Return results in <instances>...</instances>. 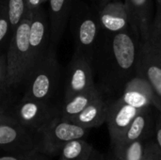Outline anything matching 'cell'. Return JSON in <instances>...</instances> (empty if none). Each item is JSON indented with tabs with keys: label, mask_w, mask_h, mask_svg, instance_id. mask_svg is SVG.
<instances>
[{
	"label": "cell",
	"mask_w": 161,
	"mask_h": 160,
	"mask_svg": "<svg viewBox=\"0 0 161 160\" xmlns=\"http://www.w3.org/2000/svg\"><path fill=\"white\" fill-rule=\"evenodd\" d=\"M141 39L133 28L117 34H103L92 58L95 86L107 100L122 94L125 85L137 75Z\"/></svg>",
	"instance_id": "cell-1"
},
{
	"label": "cell",
	"mask_w": 161,
	"mask_h": 160,
	"mask_svg": "<svg viewBox=\"0 0 161 160\" xmlns=\"http://www.w3.org/2000/svg\"><path fill=\"white\" fill-rule=\"evenodd\" d=\"M68 24L74 38L75 52L85 56L92 62L104 34L97 8L91 7L83 0H77Z\"/></svg>",
	"instance_id": "cell-2"
},
{
	"label": "cell",
	"mask_w": 161,
	"mask_h": 160,
	"mask_svg": "<svg viewBox=\"0 0 161 160\" xmlns=\"http://www.w3.org/2000/svg\"><path fill=\"white\" fill-rule=\"evenodd\" d=\"M60 79V66L56 46L51 43L47 52L30 68L25 80L23 96L50 103Z\"/></svg>",
	"instance_id": "cell-3"
},
{
	"label": "cell",
	"mask_w": 161,
	"mask_h": 160,
	"mask_svg": "<svg viewBox=\"0 0 161 160\" xmlns=\"http://www.w3.org/2000/svg\"><path fill=\"white\" fill-rule=\"evenodd\" d=\"M137 74L145 78L161 102V5H158L149 35L140 41Z\"/></svg>",
	"instance_id": "cell-4"
},
{
	"label": "cell",
	"mask_w": 161,
	"mask_h": 160,
	"mask_svg": "<svg viewBox=\"0 0 161 160\" xmlns=\"http://www.w3.org/2000/svg\"><path fill=\"white\" fill-rule=\"evenodd\" d=\"M31 15L28 13L14 29L7 55V88H15L22 84L29 68V28Z\"/></svg>",
	"instance_id": "cell-5"
},
{
	"label": "cell",
	"mask_w": 161,
	"mask_h": 160,
	"mask_svg": "<svg viewBox=\"0 0 161 160\" xmlns=\"http://www.w3.org/2000/svg\"><path fill=\"white\" fill-rule=\"evenodd\" d=\"M90 129L62 119L59 115L35 133V149L48 157L59 155L70 141L85 139Z\"/></svg>",
	"instance_id": "cell-6"
},
{
	"label": "cell",
	"mask_w": 161,
	"mask_h": 160,
	"mask_svg": "<svg viewBox=\"0 0 161 160\" xmlns=\"http://www.w3.org/2000/svg\"><path fill=\"white\" fill-rule=\"evenodd\" d=\"M2 108L13 119L34 135L59 115V108L51 103L22 96L16 103L2 104Z\"/></svg>",
	"instance_id": "cell-7"
},
{
	"label": "cell",
	"mask_w": 161,
	"mask_h": 160,
	"mask_svg": "<svg viewBox=\"0 0 161 160\" xmlns=\"http://www.w3.org/2000/svg\"><path fill=\"white\" fill-rule=\"evenodd\" d=\"M35 149V135L0 106V151L17 153Z\"/></svg>",
	"instance_id": "cell-8"
},
{
	"label": "cell",
	"mask_w": 161,
	"mask_h": 160,
	"mask_svg": "<svg viewBox=\"0 0 161 160\" xmlns=\"http://www.w3.org/2000/svg\"><path fill=\"white\" fill-rule=\"evenodd\" d=\"M66 69L63 100L96 88L92 64L85 56L74 52Z\"/></svg>",
	"instance_id": "cell-9"
},
{
	"label": "cell",
	"mask_w": 161,
	"mask_h": 160,
	"mask_svg": "<svg viewBox=\"0 0 161 160\" xmlns=\"http://www.w3.org/2000/svg\"><path fill=\"white\" fill-rule=\"evenodd\" d=\"M50 45L51 35L49 18L43 8L41 7L31 14V22L29 28L30 55L28 71L47 52Z\"/></svg>",
	"instance_id": "cell-10"
},
{
	"label": "cell",
	"mask_w": 161,
	"mask_h": 160,
	"mask_svg": "<svg viewBox=\"0 0 161 160\" xmlns=\"http://www.w3.org/2000/svg\"><path fill=\"white\" fill-rule=\"evenodd\" d=\"M108 101V111L106 124H108L110 144H116L126 132L127 128L142 110L129 106L119 98Z\"/></svg>",
	"instance_id": "cell-11"
},
{
	"label": "cell",
	"mask_w": 161,
	"mask_h": 160,
	"mask_svg": "<svg viewBox=\"0 0 161 160\" xmlns=\"http://www.w3.org/2000/svg\"><path fill=\"white\" fill-rule=\"evenodd\" d=\"M124 103L142 109L155 107L161 110V102L155 93L150 83L141 75L134 76L125 87L122 94L118 97Z\"/></svg>",
	"instance_id": "cell-12"
},
{
	"label": "cell",
	"mask_w": 161,
	"mask_h": 160,
	"mask_svg": "<svg viewBox=\"0 0 161 160\" xmlns=\"http://www.w3.org/2000/svg\"><path fill=\"white\" fill-rule=\"evenodd\" d=\"M98 18L105 33L117 34L132 28L125 1L113 0L97 8Z\"/></svg>",
	"instance_id": "cell-13"
},
{
	"label": "cell",
	"mask_w": 161,
	"mask_h": 160,
	"mask_svg": "<svg viewBox=\"0 0 161 160\" xmlns=\"http://www.w3.org/2000/svg\"><path fill=\"white\" fill-rule=\"evenodd\" d=\"M158 111V108L155 107L142 108L135 117L122 139L116 144L112 145L111 148L115 146L125 145L134 141H149L154 139Z\"/></svg>",
	"instance_id": "cell-14"
},
{
	"label": "cell",
	"mask_w": 161,
	"mask_h": 160,
	"mask_svg": "<svg viewBox=\"0 0 161 160\" xmlns=\"http://www.w3.org/2000/svg\"><path fill=\"white\" fill-rule=\"evenodd\" d=\"M131 26L140 37L145 39L150 32L155 13L153 0H125Z\"/></svg>",
	"instance_id": "cell-15"
},
{
	"label": "cell",
	"mask_w": 161,
	"mask_h": 160,
	"mask_svg": "<svg viewBox=\"0 0 161 160\" xmlns=\"http://www.w3.org/2000/svg\"><path fill=\"white\" fill-rule=\"evenodd\" d=\"M76 1L77 0H48L51 43L56 47L63 36Z\"/></svg>",
	"instance_id": "cell-16"
},
{
	"label": "cell",
	"mask_w": 161,
	"mask_h": 160,
	"mask_svg": "<svg viewBox=\"0 0 161 160\" xmlns=\"http://www.w3.org/2000/svg\"><path fill=\"white\" fill-rule=\"evenodd\" d=\"M108 111V101L100 93L89 106L86 107V108L70 121L91 130L92 128H97L106 123Z\"/></svg>",
	"instance_id": "cell-17"
},
{
	"label": "cell",
	"mask_w": 161,
	"mask_h": 160,
	"mask_svg": "<svg viewBox=\"0 0 161 160\" xmlns=\"http://www.w3.org/2000/svg\"><path fill=\"white\" fill-rule=\"evenodd\" d=\"M101 92L97 88L89 90L87 91L74 95L73 97L63 100L61 107L59 108V116L67 121L72 120L77 114H79L87 106L91 104Z\"/></svg>",
	"instance_id": "cell-18"
},
{
	"label": "cell",
	"mask_w": 161,
	"mask_h": 160,
	"mask_svg": "<svg viewBox=\"0 0 161 160\" xmlns=\"http://www.w3.org/2000/svg\"><path fill=\"white\" fill-rule=\"evenodd\" d=\"M94 148L85 139L68 142L60 151L58 160H89Z\"/></svg>",
	"instance_id": "cell-19"
},
{
	"label": "cell",
	"mask_w": 161,
	"mask_h": 160,
	"mask_svg": "<svg viewBox=\"0 0 161 160\" xmlns=\"http://www.w3.org/2000/svg\"><path fill=\"white\" fill-rule=\"evenodd\" d=\"M149 141L139 140L125 145L112 147V157L114 160H142Z\"/></svg>",
	"instance_id": "cell-20"
},
{
	"label": "cell",
	"mask_w": 161,
	"mask_h": 160,
	"mask_svg": "<svg viewBox=\"0 0 161 160\" xmlns=\"http://www.w3.org/2000/svg\"><path fill=\"white\" fill-rule=\"evenodd\" d=\"M12 33L7 0H0V55L6 52L4 49L8 46Z\"/></svg>",
	"instance_id": "cell-21"
},
{
	"label": "cell",
	"mask_w": 161,
	"mask_h": 160,
	"mask_svg": "<svg viewBox=\"0 0 161 160\" xmlns=\"http://www.w3.org/2000/svg\"><path fill=\"white\" fill-rule=\"evenodd\" d=\"M8 16L12 32L20 24V22L28 14L26 0H7Z\"/></svg>",
	"instance_id": "cell-22"
},
{
	"label": "cell",
	"mask_w": 161,
	"mask_h": 160,
	"mask_svg": "<svg viewBox=\"0 0 161 160\" xmlns=\"http://www.w3.org/2000/svg\"><path fill=\"white\" fill-rule=\"evenodd\" d=\"M0 160H49L48 157L40 153L36 149L17 152V153H8L7 155L1 156Z\"/></svg>",
	"instance_id": "cell-23"
},
{
	"label": "cell",
	"mask_w": 161,
	"mask_h": 160,
	"mask_svg": "<svg viewBox=\"0 0 161 160\" xmlns=\"http://www.w3.org/2000/svg\"><path fill=\"white\" fill-rule=\"evenodd\" d=\"M7 89V55L5 52L0 55V106L2 96Z\"/></svg>",
	"instance_id": "cell-24"
},
{
	"label": "cell",
	"mask_w": 161,
	"mask_h": 160,
	"mask_svg": "<svg viewBox=\"0 0 161 160\" xmlns=\"http://www.w3.org/2000/svg\"><path fill=\"white\" fill-rule=\"evenodd\" d=\"M142 160H161V153L155 139H152L147 142L145 155Z\"/></svg>",
	"instance_id": "cell-25"
},
{
	"label": "cell",
	"mask_w": 161,
	"mask_h": 160,
	"mask_svg": "<svg viewBox=\"0 0 161 160\" xmlns=\"http://www.w3.org/2000/svg\"><path fill=\"white\" fill-rule=\"evenodd\" d=\"M155 141L161 153V110L158 111L157 122H156V128H155Z\"/></svg>",
	"instance_id": "cell-26"
},
{
	"label": "cell",
	"mask_w": 161,
	"mask_h": 160,
	"mask_svg": "<svg viewBox=\"0 0 161 160\" xmlns=\"http://www.w3.org/2000/svg\"><path fill=\"white\" fill-rule=\"evenodd\" d=\"M48 0H26V6H27V11L31 15L36 9L42 7L43 4L47 3Z\"/></svg>",
	"instance_id": "cell-27"
},
{
	"label": "cell",
	"mask_w": 161,
	"mask_h": 160,
	"mask_svg": "<svg viewBox=\"0 0 161 160\" xmlns=\"http://www.w3.org/2000/svg\"><path fill=\"white\" fill-rule=\"evenodd\" d=\"M89 160H114V159H113V157H112V158L108 157L107 156H105V155H103V154L99 153L98 151H96V150L94 149V150H93V152H92V156L90 157Z\"/></svg>",
	"instance_id": "cell-28"
},
{
	"label": "cell",
	"mask_w": 161,
	"mask_h": 160,
	"mask_svg": "<svg viewBox=\"0 0 161 160\" xmlns=\"http://www.w3.org/2000/svg\"><path fill=\"white\" fill-rule=\"evenodd\" d=\"M110 1H113V0H96V3H97V7L100 8L102 6H104L105 4L110 2Z\"/></svg>",
	"instance_id": "cell-29"
},
{
	"label": "cell",
	"mask_w": 161,
	"mask_h": 160,
	"mask_svg": "<svg viewBox=\"0 0 161 160\" xmlns=\"http://www.w3.org/2000/svg\"><path fill=\"white\" fill-rule=\"evenodd\" d=\"M156 1H157L158 5H161V0H156Z\"/></svg>",
	"instance_id": "cell-30"
}]
</instances>
